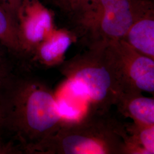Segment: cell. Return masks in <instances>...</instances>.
I'll use <instances>...</instances> for the list:
<instances>
[{
	"instance_id": "10",
	"label": "cell",
	"mask_w": 154,
	"mask_h": 154,
	"mask_svg": "<svg viewBox=\"0 0 154 154\" xmlns=\"http://www.w3.org/2000/svg\"><path fill=\"white\" fill-rule=\"evenodd\" d=\"M125 125V154H154V126L134 122Z\"/></svg>"
},
{
	"instance_id": "13",
	"label": "cell",
	"mask_w": 154,
	"mask_h": 154,
	"mask_svg": "<svg viewBox=\"0 0 154 154\" xmlns=\"http://www.w3.org/2000/svg\"><path fill=\"white\" fill-rule=\"evenodd\" d=\"M21 0H0V7L17 21Z\"/></svg>"
},
{
	"instance_id": "12",
	"label": "cell",
	"mask_w": 154,
	"mask_h": 154,
	"mask_svg": "<svg viewBox=\"0 0 154 154\" xmlns=\"http://www.w3.org/2000/svg\"><path fill=\"white\" fill-rule=\"evenodd\" d=\"M88 0H53L55 5L67 16L84 5Z\"/></svg>"
},
{
	"instance_id": "3",
	"label": "cell",
	"mask_w": 154,
	"mask_h": 154,
	"mask_svg": "<svg viewBox=\"0 0 154 154\" xmlns=\"http://www.w3.org/2000/svg\"><path fill=\"white\" fill-rule=\"evenodd\" d=\"M150 0H88L68 15L72 32L88 49L123 38Z\"/></svg>"
},
{
	"instance_id": "16",
	"label": "cell",
	"mask_w": 154,
	"mask_h": 154,
	"mask_svg": "<svg viewBox=\"0 0 154 154\" xmlns=\"http://www.w3.org/2000/svg\"><path fill=\"white\" fill-rule=\"evenodd\" d=\"M0 122H1V120H0Z\"/></svg>"
},
{
	"instance_id": "7",
	"label": "cell",
	"mask_w": 154,
	"mask_h": 154,
	"mask_svg": "<svg viewBox=\"0 0 154 154\" xmlns=\"http://www.w3.org/2000/svg\"><path fill=\"white\" fill-rule=\"evenodd\" d=\"M76 41L71 30L55 28L37 47L30 62L47 68L61 66L65 61L67 51Z\"/></svg>"
},
{
	"instance_id": "14",
	"label": "cell",
	"mask_w": 154,
	"mask_h": 154,
	"mask_svg": "<svg viewBox=\"0 0 154 154\" xmlns=\"http://www.w3.org/2000/svg\"><path fill=\"white\" fill-rule=\"evenodd\" d=\"M14 67L13 65L8 66H0V79L7 74L9 72H11Z\"/></svg>"
},
{
	"instance_id": "9",
	"label": "cell",
	"mask_w": 154,
	"mask_h": 154,
	"mask_svg": "<svg viewBox=\"0 0 154 154\" xmlns=\"http://www.w3.org/2000/svg\"><path fill=\"white\" fill-rule=\"evenodd\" d=\"M115 106L123 116L134 122L154 126V98L145 97L142 93H122Z\"/></svg>"
},
{
	"instance_id": "1",
	"label": "cell",
	"mask_w": 154,
	"mask_h": 154,
	"mask_svg": "<svg viewBox=\"0 0 154 154\" xmlns=\"http://www.w3.org/2000/svg\"><path fill=\"white\" fill-rule=\"evenodd\" d=\"M27 69L0 79V139L18 154H33L64 122L53 90Z\"/></svg>"
},
{
	"instance_id": "11",
	"label": "cell",
	"mask_w": 154,
	"mask_h": 154,
	"mask_svg": "<svg viewBox=\"0 0 154 154\" xmlns=\"http://www.w3.org/2000/svg\"><path fill=\"white\" fill-rule=\"evenodd\" d=\"M0 42L17 59L21 61L17 23L1 7Z\"/></svg>"
},
{
	"instance_id": "2",
	"label": "cell",
	"mask_w": 154,
	"mask_h": 154,
	"mask_svg": "<svg viewBox=\"0 0 154 154\" xmlns=\"http://www.w3.org/2000/svg\"><path fill=\"white\" fill-rule=\"evenodd\" d=\"M127 134L108 112L91 110L78 121L63 122L33 154H125Z\"/></svg>"
},
{
	"instance_id": "4",
	"label": "cell",
	"mask_w": 154,
	"mask_h": 154,
	"mask_svg": "<svg viewBox=\"0 0 154 154\" xmlns=\"http://www.w3.org/2000/svg\"><path fill=\"white\" fill-rule=\"evenodd\" d=\"M59 67L69 81L83 88L92 105L91 110L108 112L123 93L106 46L88 49Z\"/></svg>"
},
{
	"instance_id": "8",
	"label": "cell",
	"mask_w": 154,
	"mask_h": 154,
	"mask_svg": "<svg viewBox=\"0 0 154 154\" xmlns=\"http://www.w3.org/2000/svg\"><path fill=\"white\" fill-rule=\"evenodd\" d=\"M122 39L141 54L154 60V0L147 3Z\"/></svg>"
},
{
	"instance_id": "6",
	"label": "cell",
	"mask_w": 154,
	"mask_h": 154,
	"mask_svg": "<svg viewBox=\"0 0 154 154\" xmlns=\"http://www.w3.org/2000/svg\"><path fill=\"white\" fill-rule=\"evenodd\" d=\"M17 23L22 65L28 67L37 47L55 29L54 17L40 0H21Z\"/></svg>"
},
{
	"instance_id": "15",
	"label": "cell",
	"mask_w": 154,
	"mask_h": 154,
	"mask_svg": "<svg viewBox=\"0 0 154 154\" xmlns=\"http://www.w3.org/2000/svg\"><path fill=\"white\" fill-rule=\"evenodd\" d=\"M0 44H1V42H0ZM11 64V63L5 58L0 52V66H8Z\"/></svg>"
},
{
	"instance_id": "5",
	"label": "cell",
	"mask_w": 154,
	"mask_h": 154,
	"mask_svg": "<svg viewBox=\"0 0 154 154\" xmlns=\"http://www.w3.org/2000/svg\"><path fill=\"white\" fill-rule=\"evenodd\" d=\"M123 93L154 94V60L120 39L106 46Z\"/></svg>"
}]
</instances>
